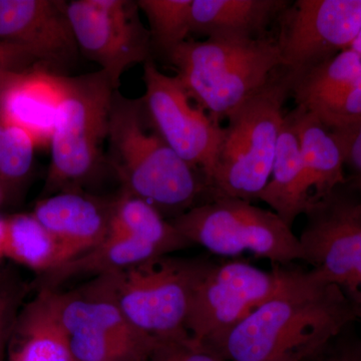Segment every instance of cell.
Returning <instances> with one entry per match:
<instances>
[{"label":"cell","instance_id":"cell-1","mask_svg":"<svg viewBox=\"0 0 361 361\" xmlns=\"http://www.w3.org/2000/svg\"><path fill=\"white\" fill-rule=\"evenodd\" d=\"M357 319L339 287L297 268L279 293L207 348L226 361H306Z\"/></svg>","mask_w":361,"mask_h":361},{"label":"cell","instance_id":"cell-2","mask_svg":"<svg viewBox=\"0 0 361 361\" xmlns=\"http://www.w3.org/2000/svg\"><path fill=\"white\" fill-rule=\"evenodd\" d=\"M106 160L123 193L170 221L209 201L205 178L182 160L149 125L142 99L114 92Z\"/></svg>","mask_w":361,"mask_h":361},{"label":"cell","instance_id":"cell-3","mask_svg":"<svg viewBox=\"0 0 361 361\" xmlns=\"http://www.w3.org/2000/svg\"><path fill=\"white\" fill-rule=\"evenodd\" d=\"M188 97L220 125L281 68L276 39H187L166 56Z\"/></svg>","mask_w":361,"mask_h":361},{"label":"cell","instance_id":"cell-4","mask_svg":"<svg viewBox=\"0 0 361 361\" xmlns=\"http://www.w3.org/2000/svg\"><path fill=\"white\" fill-rule=\"evenodd\" d=\"M294 78L291 71L280 68L258 94L228 116L208 184L209 201L259 200L272 173L283 104L291 94Z\"/></svg>","mask_w":361,"mask_h":361},{"label":"cell","instance_id":"cell-5","mask_svg":"<svg viewBox=\"0 0 361 361\" xmlns=\"http://www.w3.org/2000/svg\"><path fill=\"white\" fill-rule=\"evenodd\" d=\"M61 103L52 134L51 165L42 198L77 191L104 160L115 87L99 71L78 77L61 75Z\"/></svg>","mask_w":361,"mask_h":361},{"label":"cell","instance_id":"cell-6","mask_svg":"<svg viewBox=\"0 0 361 361\" xmlns=\"http://www.w3.org/2000/svg\"><path fill=\"white\" fill-rule=\"evenodd\" d=\"M210 263L165 255L97 277L135 329L169 338L188 334L195 287Z\"/></svg>","mask_w":361,"mask_h":361},{"label":"cell","instance_id":"cell-7","mask_svg":"<svg viewBox=\"0 0 361 361\" xmlns=\"http://www.w3.org/2000/svg\"><path fill=\"white\" fill-rule=\"evenodd\" d=\"M192 245L222 257L249 253L274 265L303 261L302 247L276 213L236 198H217L170 220Z\"/></svg>","mask_w":361,"mask_h":361},{"label":"cell","instance_id":"cell-8","mask_svg":"<svg viewBox=\"0 0 361 361\" xmlns=\"http://www.w3.org/2000/svg\"><path fill=\"white\" fill-rule=\"evenodd\" d=\"M291 271L286 266L274 265V269L266 271L244 261H211L195 287L188 334L210 345L279 293Z\"/></svg>","mask_w":361,"mask_h":361},{"label":"cell","instance_id":"cell-9","mask_svg":"<svg viewBox=\"0 0 361 361\" xmlns=\"http://www.w3.org/2000/svg\"><path fill=\"white\" fill-rule=\"evenodd\" d=\"M298 238L303 261L361 313V201L348 182L308 207Z\"/></svg>","mask_w":361,"mask_h":361},{"label":"cell","instance_id":"cell-10","mask_svg":"<svg viewBox=\"0 0 361 361\" xmlns=\"http://www.w3.org/2000/svg\"><path fill=\"white\" fill-rule=\"evenodd\" d=\"M137 1L73 0L66 4L78 51L101 68L115 90L130 66L147 63L153 51Z\"/></svg>","mask_w":361,"mask_h":361},{"label":"cell","instance_id":"cell-11","mask_svg":"<svg viewBox=\"0 0 361 361\" xmlns=\"http://www.w3.org/2000/svg\"><path fill=\"white\" fill-rule=\"evenodd\" d=\"M144 82L146 94L141 99L149 125L183 161L204 176L208 187L223 128L192 106L179 78L161 73L151 59L145 63Z\"/></svg>","mask_w":361,"mask_h":361},{"label":"cell","instance_id":"cell-12","mask_svg":"<svg viewBox=\"0 0 361 361\" xmlns=\"http://www.w3.org/2000/svg\"><path fill=\"white\" fill-rule=\"evenodd\" d=\"M280 16L281 68L299 77L350 49L361 28V0H297Z\"/></svg>","mask_w":361,"mask_h":361},{"label":"cell","instance_id":"cell-13","mask_svg":"<svg viewBox=\"0 0 361 361\" xmlns=\"http://www.w3.org/2000/svg\"><path fill=\"white\" fill-rule=\"evenodd\" d=\"M66 1L0 0V42L25 49L39 66L52 73L71 66L78 47Z\"/></svg>","mask_w":361,"mask_h":361},{"label":"cell","instance_id":"cell-14","mask_svg":"<svg viewBox=\"0 0 361 361\" xmlns=\"http://www.w3.org/2000/svg\"><path fill=\"white\" fill-rule=\"evenodd\" d=\"M59 322L68 336H92L153 350L156 337L135 329L99 277L70 291L51 289Z\"/></svg>","mask_w":361,"mask_h":361},{"label":"cell","instance_id":"cell-15","mask_svg":"<svg viewBox=\"0 0 361 361\" xmlns=\"http://www.w3.org/2000/svg\"><path fill=\"white\" fill-rule=\"evenodd\" d=\"M113 200L63 191L37 202L33 216L63 249L65 263L101 244L110 231Z\"/></svg>","mask_w":361,"mask_h":361},{"label":"cell","instance_id":"cell-16","mask_svg":"<svg viewBox=\"0 0 361 361\" xmlns=\"http://www.w3.org/2000/svg\"><path fill=\"white\" fill-rule=\"evenodd\" d=\"M61 96L59 73L40 66L20 71L0 92V118L27 133L37 148L49 146Z\"/></svg>","mask_w":361,"mask_h":361},{"label":"cell","instance_id":"cell-17","mask_svg":"<svg viewBox=\"0 0 361 361\" xmlns=\"http://www.w3.org/2000/svg\"><path fill=\"white\" fill-rule=\"evenodd\" d=\"M32 288L35 296L21 306L11 330L7 361H75L51 289Z\"/></svg>","mask_w":361,"mask_h":361},{"label":"cell","instance_id":"cell-18","mask_svg":"<svg viewBox=\"0 0 361 361\" xmlns=\"http://www.w3.org/2000/svg\"><path fill=\"white\" fill-rule=\"evenodd\" d=\"M290 2L285 0H193L190 35L207 39H254Z\"/></svg>","mask_w":361,"mask_h":361},{"label":"cell","instance_id":"cell-19","mask_svg":"<svg viewBox=\"0 0 361 361\" xmlns=\"http://www.w3.org/2000/svg\"><path fill=\"white\" fill-rule=\"evenodd\" d=\"M289 227L311 203L307 176L291 111L284 115L269 182L259 196Z\"/></svg>","mask_w":361,"mask_h":361},{"label":"cell","instance_id":"cell-20","mask_svg":"<svg viewBox=\"0 0 361 361\" xmlns=\"http://www.w3.org/2000/svg\"><path fill=\"white\" fill-rule=\"evenodd\" d=\"M291 115L307 176L310 205H312L348 182L343 152L336 134L310 111L296 106Z\"/></svg>","mask_w":361,"mask_h":361},{"label":"cell","instance_id":"cell-21","mask_svg":"<svg viewBox=\"0 0 361 361\" xmlns=\"http://www.w3.org/2000/svg\"><path fill=\"white\" fill-rule=\"evenodd\" d=\"M160 256L165 255L146 242L128 235L109 232L101 244L40 275L32 286L58 289L59 285L73 278L85 275L102 276Z\"/></svg>","mask_w":361,"mask_h":361},{"label":"cell","instance_id":"cell-22","mask_svg":"<svg viewBox=\"0 0 361 361\" xmlns=\"http://www.w3.org/2000/svg\"><path fill=\"white\" fill-rule=\"evenodd\" d=\"M109 232L128 235L146 242L163 255L193 246L153 206L123 192L113 200Z\"/></svg>","mask_w":361,"mask_h":361},{"label":"cell","instance_id":"cell-23","mask_svg":"<svg viewBox=\"0 0 361 361\" xmlns=\"http://www.w3.org/2000/svg\"><path fill=\"white\" fill-rule=\"evenodd\" d=\"M4 257L35 271L39 276L65 263L63 249L32 213L4 218Z\"/></svg>","mask_w":361,"mask_h":361},{"label":"cell","instance_id":"cell-24","mask_svg":"<svg viewBox=\"0 0 361 361\" xmlns=\"http://www.w3.org/2000/svg\"><path fill=\"white\" fill-rule=\"evenodd\" d=\"M361 70V56L348 49L294 78L291 96L307 108L353 82Z\"/></svg>","mask_w":361,"mask_h":361},{"label":"cell","instance_id":"cell-25","mask_svg":"<svg viewBox=\"0 0 361 361\" xmlns=\"http://www.w3.org/2000/svg\"><path fill=\"white\" fill-rule=\"evenodd\" d=\"M193 0H140L149 25L152 47L167 56L190 35Z\"/></svg>","mask_w":361,"mask_h":361},{"label":"cell","instance_id":"cell-26","mask_svg":"<svg viewBox=\"0 0 361 361\" xmlns=\"http://www.w3.org/2000/svg\"><path fill=\"white\" fill-rule=\"evenodd\" d=\"M35 149L27 133L6 123L0 140V185L6 198L20 192L30 177Z\"/></svg>","mask_w":361,"mask_h":361},{"label":"cell","instance_id":"cell-27","mask_svg":"<svg viewBox=\"0 0 361 361\" xmlns=\"http://www.w3.org/2000/svg\"><path fill=\"white\" fill-rule=\"evenodd\" d=\"M304 109L332 132H343L357 126L361 123V70L345 87Z\"/></svg>","mask_w":361,"mask_h":361},{"label":"cell","instance_id":"cell-28","mask_svg":"<svg viewBox=\"0 0 361 361\" xmlns=\"http://www.w3.org/2000/svg\"><path fill=\"white\" fill-rule=\"evenodd\" d=\"M32 285L6 274L0 282V361H4L11 330Z\"/></svg>","mask_w":361,"mask_h":361},{"label":"cell","instance_id":"cell-29","mask_svg":"<svg viewBox=\"0 0 361 361\" xmlns=\"http://www.w3.org/2000/svg\"><path fill=\"white\" fill-rule=\"evenodd\" d=\"M146 361H226L189 334L160 338Z\"/></svg>","mask_w":361,"mask_h":361},{"label":"cell","instance_id":"cell-30","mask_svg":"<svg viewBox=\"0 0 361 361\" xmlns=\"http://www.w3.org/2000/svg\"><path fill=\"white\" fill-rule=\"evenodd\" d=\"M343 152L344 168L349 170L348 182L361 201V123L343 132H334Z\"/></svg>","mask_w":361,"mask_h":361},{"label":"cell","instance_id":"cell-31","mask_svg":"<svg viewBox=\"0 0 361 361\" xmlns=\"http://www.w3.org/2000/svg\"><path fill=\"white\" fill-rule=\"evenodd\" d=\"M344 331L307 361H361V343L344 341Z\"/></svg>","mask_w":361,"mask_h":361},{"label":"cell","instance_id":"cell-32","mask_svg":"<svg viewBox=\"0 0 361 361\" xmlns=\"http://www.w3.org/2000/svg\"><path fill=\"white\" fill-rule=\"evenodd\" d=\"M39 66L25 49L18 45L0 42V68L11 71H23Z\"/></svg>","mask_w":361,"mask_h":361},{"label":"cell","instance_id":"cell-33","mask_svg":"<svg viewBox=\"0 0 361 361\" xmlns=\"http://www.w3.org/2000/svg\"><path fill=\"white\" fill-rule=\"evenodd\" d=\"M16 73H20V71H11L4 70V68H0V92L6 87L7 82H9V80H11Z\"/></svg>","mask_w":361,"mask_h":361},{"label":"cell","instance_id":"cell-34","mask_svg":"<svg viewBox=\"0 0 361 361\" xmlns=\"http://www.w3.org/2000/svg\"><path fill=\"white\" fill-rule=\"evenodd\" d=\"M4 239H6V225L4 218L0 217V260L4 257Z\"/></svg>","mask_w":361,"mask_h":361},{"label":"cell","instance_id":"cell-35","mask_svg":"<svg viewBox=\"0 0 361 361\" xmlns=\"http://www.w3.org/2000/svg\"><path fill=\"white\" fill-rule=\"evenodd\" d=\"M350 49L357 52L361 56V28L356 35L355 39L353 40V44H351Z\"/></svg>","mask_w":361,"mask_h":361},{"label":"cell","instance_id":"cell-36","mask_svg":"<svg viewBox=\"0 0 361 361\" xmlns=\"http://www.w3.org/2000/svg\"><path fill=\"white\" fill-rule=\"evenodd\" d=\"M6 193H4V188H2L1 185H0V205L4 203V200H6Z\"/></svg>","mask_w":361,"mask_h":361},{"label":"cell","instance_id":"cell-37","mask_svg":"<svg viewBox=\"0 0 361 361\" xmlns=\"http://www.w3.org/2000/svg\"><path fill=\"white\" fill-rule=\"evenodd\" d=\"M4 276H6V272L0 270V282H1V280L4 279Z\"/></svg>","mask_w":361,"mask_h":361}]
</instances>
